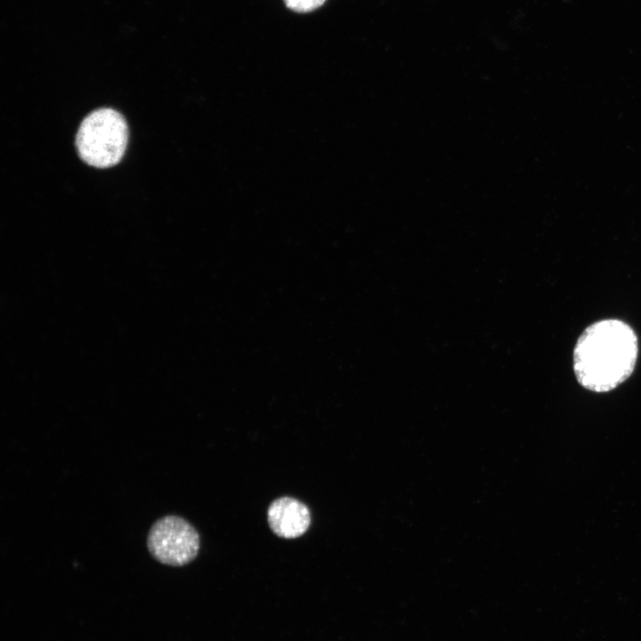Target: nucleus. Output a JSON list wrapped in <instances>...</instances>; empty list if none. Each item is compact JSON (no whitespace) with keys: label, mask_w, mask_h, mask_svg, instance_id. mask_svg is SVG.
<instances>
[{"label":"nucleus","mask_w":641,"mask_h":641,"mask_svg":"<svg viewBox=\"0 0 641 641\" xmlns=\"http://www.w3.org/2000/svg\"><path fill=\"white\" fill-rule=\"evenodd\" d=\"M127 141L128 127L124 117L113 109L102 108L84 118L76 145L84 162L97 168H107L121 160Z\"/></svg>","instance_id":"2"},{"label":"nucleus","mask_w":641,"mask_h":641,"mask_svg":"<svg viewBox=\"0 0 641 641\" xmlns=\"http://www.w3.org/2000/svg\"><path fill=\"white\" fill-rule=\"evenodd\" d=\"M638 355L634 329L617 319L589 325L573 350V371L579 384L596 392H609L632 374Z\"/></svg>","instance_id":"1"},{"label":"nucleus","mask_w":641,"mask_h":641,"mask_svg":"<svg viewBox=\"0 0 641 641\" xmlns=\"http://www.w3.org/2000/svg\"><path fill=\"white\" fill-rule=\"evenodd\" d=\"M326 0H284L290 10L296 12H310L321 6Z\"/></svg>","instance_id":"5"},{"label":"nucleus","mask_w":641,"mask_h":641,"mask_svg":"<svg viewBox=\"0 0 641 641\" xmlns=\"http://www.w3.org/2000/svg\"><path fill=\"white\" fill-rule=\"evenodd\" d=\"M147 548L158 562L183 566L197 556L199 536L184 518L169 515L153 523L147 536Z\"/></svg>","instance_id":"3"},{"label":"nucleus","mask_w":641,"mask_h":641,"mask_svg":"<svg viewBox=\"0 0 641 641\" xmlns=\"http://www.w3.org/2000/svg\"><path fill=\"white\" fill-rule=\"evenodd\" d=\"M267 517L272 531L285 539H295L303 535L311 523L308 507L290 497H282L272 501L268 508Z\"/></svg>","instance_id":"4"}]
</instances>
